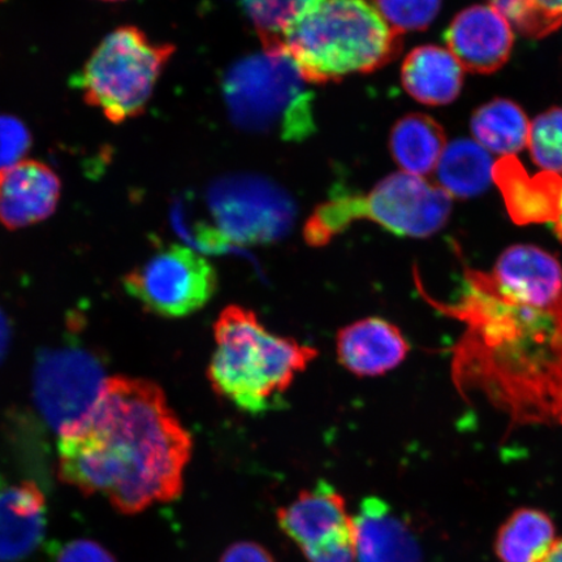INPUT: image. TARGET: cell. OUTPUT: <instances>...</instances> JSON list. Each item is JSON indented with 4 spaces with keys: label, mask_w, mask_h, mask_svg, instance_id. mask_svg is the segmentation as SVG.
<instances>
[{
    "label": "cell",
    "mask_w": 562,
    "mask_h": 562,
    "mask_svg": "<svg viewBox=\"0 0 562 562\" xmlns=\"http://www.w3.org/2000/svg\"><path fill=\"white\" fill-rule=\"evenodd\" d=\"M462 263L459 296H422L461 323L451 376L469 402L480 396L508 418V432L562 428V265L537 245L505 249L491 271Z\"/></svg>",
    "instance_id": "1"
},
{
    "label": "cell",
    "mask_w": 562,
    "mask_h": 562,
    "mask_svg": "<svg viewBox=\"0 0 562 562\" xmlns=\"http://www.w3.org/2000/svg\"><path fill=\"white\" fill-rule=\"evenodd\" d=\"M192 452V435L157 383L112 376L88 416L60 435L59 476L136 515L181 495Z\"/></svg>",
    "instance_id": "2"
},
{
    "label": "cell",
    "mask_w": 562,
    "mask_h": 562,
    "mask_svg": "<svg viewBox=\"0 0 562 562\" xmlns=\"http://www.w3.org/2000/svg\"><path fill=\"white\" fill-rule=\"evenodd\" d=\"M278 50L307 83L323 86L390 65L402 53L403 38L376 0H312L286 27Z\"/></svg>",
    "instance_id": "3"
},
{
    "label": "cell",
    "mask_w": 562,
    "mask_h": 562,
    "mask_svg": "<svg viewBox=\"0 0 562 562\" xmlns=\"http://www.w3.org/2000/svg\"><path fill=\"white\" fill-rule=\"evenodd\" d=\"M215 349L207 369L211 389L238 409L261 414L304 372L318 350L269 331L250 308L224 307L214 325Z\"/></svg>",
    "instance_id": "4"
},
{
    "label": "cell",
    "mask_w": 562,
    "mask_h": 562,
    "mask_svg": "<svg viewBox=\"0 0 562 562\" xmlns=\"http://www.w3.org/2000/svg\"><path fill=\"white\" fill-rule=\"evenodd\" d=\"M453 199L425 178L405 172L386 176L367 194L336 193L313 211L305 241L323 248L353 223L369 221L398 237L427 238L447 226Z\"/></svg>",
    "instance_id": "5"
},
{
    "label": "cell",
    "mask_w": 562,
    "mask_h": 562,
    "mask_svg": "<svg viewBox=\"0 0 562 562\" xmlns=\"http://www.w3.org/2000/svg\"><path fill=\"white\" fill-rule=\"evenodd\" d=\"M222 88L232 122L241 130L285 140L313 135V94L283 52L265 50L237 61Z\"/></svg>",
    "instance_id": "6"
},
{
    "label": "cell",
    "mask_w": 562,
    "mask_h": 562,
    "mask_svg": "<svg viewBox=\"0 0 562 562\" xmlns=\"http://www.w3.org/2000/svg\"><path fill=\"white\" fill-rule=\"evenodd\" d=\"M175 50L137 26L117 27L105 35L82 69L83 101L112 124L143 115Z\"/></svg>",
    "instance_id": "7"
},
{
    "label": "cell",
    "mask_w": 562,
    "mask_h": 562,
    "mask_svg": "<svg viewBox=\"0 0 562 562\" xmlns=\"http://www.w3.org/2000/svg\"><path fill=\"white\" fill-rule=\"evenodd\" d=\"M123 283L147 313L176 319L202 311L215 296L220 281L207 258L175 244L126 273Z\"/></svg>",
    "instance_id": "8"
},
{
    "label": "cell",
    "mask_w": 562,
    "mask_h": 562,
    "mask_svg": "<svg viewBox=\"0 0 562 562\" xmlns=\"http://www.w3.org/2000/svg\"><path fill=\"white\" fill-rule=\"evenodd\" d=\"M214 227L211 244L255 245L278 240L291 227L290 196L271 181L250 175L214 182L207 194Z\"/></svg>",
    "instance_id": "9"
},
{
    "label": "cell",
    "mask_w": 562,
    "mask_h": 562,
    "mask_svg": "<svg viewBox=\"0 0 562 562\" xmlns=\"http://www.w3.org/2000/svg\"><path fill=\"white\" fill-rule=\"evenodd\" d=\"M105 381L102 363L89 351L79 348L47 350L35 363V404L48 425L61 435L88 416Z\"/></svg>",
    "instance_id": "10"
},
{
    "label": "cell",
    "mask_w": 562,
    "mask_h": 562,
    "mask_svg": "<svg viewBox=\"0 0 562 562\" xmlns=\"http://www.w3.org/2000/svg\"><path fill=\"white\" fill-rule=\"evenodd\" d=\"M448 50L469 72L491 75L507 65L515 33L494 7L472 5L457 13L446 32Z\"/></svg>",
    "instance_id": "11"
},
{
    "label": "cell",
    "mask_w": 562,
    "mask_h": 562,
    "mask_svg": "<svg viewBox=\"0 0 562 562\" xmlns=\"http://www.w3.org/2000/svg\"><path fill=\"white\" fill-rule=\"evenodd\" d=\"M61 181L44 161L0 168V224L15 231L48 220L59 205Z\"/></svg>",
    "instance_id": "12"
},
{
    "label": "cell",
    "mask_w": 562,
    "mask_h": 562,
    "mask_svg": "<svg viewBox=\"0 0 562 562\" xmlns=\"http://www.w3.org/2000/svg\"><path fill=\"white\" fill-rule=\"evenodd\" d=\"M409 351L402 329L379 316L350 323L336 337L337 360L360 378L385 375L398 368Z\"/></svg>",
    "instance_id": "13"
},
{
    "label": "cell",
    "mask_w": 562,
    "mask_h": 562,
    "mask_svg": "<svg viewBox=\"0 0 562 562\" xmlns=\"http://www.w3.org/2000/svg\"><path fill=\"white\" fill-rule=\"evenodd\" d=\"M492 180L501 191L510 220L518 226L554 223L562 205V176L539 172L530 176L515 157L498 159Z\"/></svg>",
    "instance_id": "14"
},
{
    "label": "cell",
    "mask_w": 562,
    "mask_h": 562,
    "mask_svg": "<svg viewBox=\"0 0 562 562\" xmlns=\"http://www.w3.org/2000/svg\"><path fill=\"white\" fill-rule=\"evenodd\" d=\"M278 524L302 550L326 542L353 525L347 503L333 486L319 482L300 492L286 507L279 509Z\"/></svg>",
    "instance_id": "15"
},
{
    "label": "cell",
    "mask_w": 562,
    "mask_h": 562,
    "mask_svg": "<svg viewBox=\"0 0 562 562\" xmlns=\"http://www.w3.org/2000/svg\"><path fill=\"white\" fill-rule=\"evenodd\" d=\"M353 521L357 562H424L409 526L381 498H364Z\"/></svg>",
    "instance_id": "16"
},
{
    "label": "cell",
    "mask_w": 562,
    "mask_h": 562,
    "mask_svg": "<svg viewBox=\"0 0 562 562\" xmlns=\"http://www.w3.org/2000/svg\"><path fill=\"white\" fill-rule=\"evenodd\" d=\"M45 527V498L33 482L0 490V562H15L32 553Z\"/></svg>",
    "instance_id": "17"
},
{
    "label": "cell",
    "mask_w": 562,
    "mask_h": 562,
    "mask_svg": "<svg viewBox=\"0 0 562 562\" xmlns=\"http://www.w3.org/2000/svg\"><path fill=\"white\" fill-rule=\"evenodd\" d=\"M463 69L448 48L426 45L407 54L402 82L414 100L438 108L452 103L461 94Z\"/></svg>",
    "instance_id": "18"
},
{
    "label": "cell",
    "mask_w": 562,
    "mask_h": 562,
    "mask_svg": "<svg viewBox=\"0 0 562 562\" xmlns=\"http://www.w3.org/2000/svg\"><path fill=\"white\" fill-rule=\"evenodd\" d=\"M447 147V136L435 119L425 114L406 115L393 126L390 151L403 172L431 175L439 165Z\"/></svg>",
    "instance_id": "19"
},
{
    "label": "cell",
    "mask_w": 562,
    "mask_h": 562,
    "mask_svg": "<svg viewBox=\"0 0 562 562\" xmlns=\"http://www.w3.org/2000/svg\"><path fill=\"white\" fill-rule=\"evenodd\" d=\"M494 160L474 139L459 138L447 145L437 167V184L452 199L469 200L491 186Z\"/></svg>",
    "instance_id": "20"
},
{
    "label": "cell",
    "mask_w": 562,
    "mask_h": 562,
    "mask_svg": "<svg viewBox=\"0 0 562 562\" xmlns=\"http://www.w3.org/2000/svg\"><path fill=\"white\" fill-rule=\"evenodd\" d=\"M530 126L522 108L505 98L481 105L470 121L476 143L502 157H513L525 149Z\"/></svg>",
    "instance_id": "21"
},
{
    "label": "cell",
    "mask_w": 562,
    "mask_h": 562,
    "mask_svg": "<svg viewBox=\"0 0 562 562\" xmlns=\"http://www.w3.org/2000/svg\"><path fill=\"white\" fill-rule=\"evenodd\" d=\"M557 540V527L547 513L522 508L498 529L495 552L501 562H539Z\"/></svg>",
    "instance_id": "22"
},
{
    "label": "cell",
    "mask_w": 562,
    "mask_h": 562,
    "mask_svg": "<svg viewBox=\"0 0 562 562\" xmlns=\"http://www.w3.org/2000/svg\"><path fill=\"white\" fill-rule=\"evenodd\" d=\"M312 0H243L265 50H278L281 37Z\"/></svg>",
    "instance_id": "23"
},
{
    "label": "cell",
    "mask_w": 562,
    "mask_h": 562,
    "mask_svg": "<svg viewBox=\"0 0 562 562\" xmlns=\"http://www.w3.org/2000/svg\"><path fill=\"white\" fill-rule=\"evenodd\" d=\"M533 164L562 175V108H552L531 123L529 144Z\"/></svg>",
    "instance_id": "24"
},
{
    "label": "cell",
    "mask_w": 562,
    "mask_h": 562,
    "mask_svg": "<svg viewBox=\"0 0 562 562\" xmlns=\"http://www.w3.org/2000/svg\"><path fill=\"white\" fill-rule=\"evenodd\" d=\"M442 0H376L379 10L400 33L424 32L438 18Z\"/></svg>",
    "instance_id": "25"
},
{
    "label": "cell",
    "mask_w": 562,
    "mask_h": 562,
    "mask_svg": "<svg viewBox=\"0 0 562 562\" xmlns=\"http://www.w3.org/2000/svg\"><path fill=\"white\" fill-rule=\"evenodd\" d=\"M562 26V0H526L516 31L530 38H543Z\"/></svg>",
    "instance_id": "26"
},
{
    "label": "cell",
    "mask_w": 562,
    "mask_h": 562,
    "mask_svg": "<svg viewBox=\"0 0 562 562\" xmlns=\"http://www.w3.org/2000/svg\"><path fill=\"white\" fill-rule=\"evenodd\" d=\"M32 146V135L19 119L0 115V168L24 160Z\"/></svg>",
    "instance_id": "27"
},
{
    "label": "cell",
    "mask_w": 562,
    "mask_h": 562,
    "mask_svg": "<svg viewBox=\"0 0 562 562\" xmlns=\"http://www.w3.org/2000/svg\"><path fill=\"white\" fill-rule=\"evenodd\" d=\"M308 562H356L355 521L326 542L302 550Z\"/></svg>",
    "instance_id": "28"
},
{
    "label": "cell",
    "mask_w": 562,
    "mask_h": 562,
    "mask_svg": "<svg viewBox=\"0 0 562 562\" xmlns=\"http://www.w3.org/2000/svg\"><path fill=\"white\" fill-rule=\"evenodd\" d=\"M58 562H116L100 544L79 540L63 548Z\"/></svg>",
    "instance_id": "29"
},
{
    "label": "cell",
    "mask_w": 562,
    "mask_h": 562,
    "mask_svg": "<svg viewBox=\"0 0 562 562\" xmlns=\"http://www.w3.org/2000/svg\"><path fill=\"white\" fill-rule=\"evenodd\" d=\"M220 562H276L266 548L256 542H236L223 552Z\"/></svg>",
    "instance_id": "30"
},
{
    "label": "cell",
    "mask_w": 562,
    "mask_h": 562,
    "mask_svg": "<svg viewBox=\"0 0 562 562\" xmlns=\"http://www.w3.org/2000/svg\"><path fill=\"white\" fill-rule=\"evenodd\" d=\"M10 344V326L4 314L0 311V360L5 355Z\"/></svg>",
    "instance_id": "31"
},
{
    "label": "cell",
    "mask_w": 562,
    "mask_h": 562,
    "mask_svg": "<svg viewBox=\"0 0 562 562\" xmlns=\"http://www.w3.org/2000/svg\"><path fill=\"white\" fill-rule=\"evenodd\" d=\"M539 562H562V539H558Z\"/></svg>",
    "instance_id": "32"
},
{
    "label": "cell",
    "mask_w": 562,
    "mask_h": 562,
    "mask_svg": "<svg viewBox=\"0 0 562 562\" xmlns=\"http://www.w3.org/2000/svg\"><path fill=\"white\" fill-rule=\"evenodd\" d=\"M553 232H554V235H557L559 240L562 243V205H561V210H560L558 220L554 221V223H553Z\"/></svg>",
    "instance_id": "33"
},
{
    "label": "cell",
    "mask_w": 562,
    "mask_h": 562,
    "mask_svg": "<svg viewBox=\"0 0 562 562\" xmlns=\"http://www.w3.org/2000/svg\"><path fill=\"white\" fill-rule=\"evenodd\" d=\"M101 2L115 3V2H123V0H101Z\"/></svg>",
    "instance_id": "34"
},
{
    "label": "cell",
    "mask_w": 562,
    "mask_h": 562,
    "mask_svg": "<svg viewBox=\"0 0 562 562\" xmlns=\"http://www.w3.org/2000/svg\"><path fill=\"white\" fill-rule=\"evenodd\" d=\"M0 2H3V0H0Z\"/></svg>",
    "instance_id": "35"
}]
</instances>
